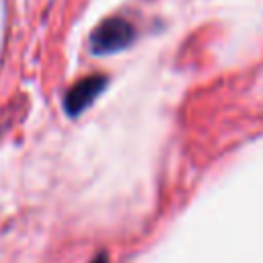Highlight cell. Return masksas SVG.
<instances>
[{
    "instance_id": "cell-1",
    "label": "cell",
    "mask_w": 263,
    "mask_h": 263,
    "mask_svg": "<svg viewBox=\"0 0 263 263\" xmlns=\"http://www.w3.org/2000/svg\"><path fill=\"white\" fill-rule=\"evenodd\" d=\"M134 39V27L123 18L103 21L90 35V47L95 53H115L127 47Z\"/></svg>"
},
{
    "instance_id": "cell-2",
    "label": "cell",
    "mask_w": 263,
    "mask_h": 263,
    "mask_svg": "<svg viewBox=\"0 0 263 263\" xmlns=\"http://www.w3.org/2000/svg\"><path fill=\"white\" fill-rule=\"evenodd\" d=\"M105 86H107V78L101 74H92V76L82 78L80 82H76L70 88V92L66 97V111L70 115H78L101 95V90Z\"/></svg>"
},
{
    "instance_id": "cell-3",
    "label": "cell",
    "mask_w": 263,
    "mask_h": 263,
    "mask_svg": "<svg viewBox=\"0 0 263 263\" xmlns=\"http://www.w3.org/2000/svg\"><path fill=\"white\" fill-rule=\"evenodd\" d=\"M92 263H107V257H105V255H99V257H97Z\"/></svg>"
}]
</instances>
